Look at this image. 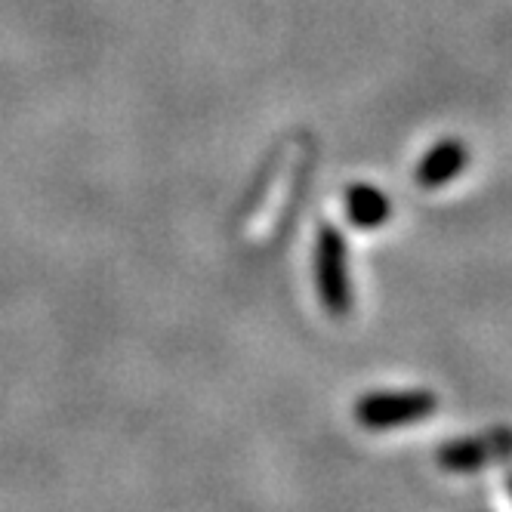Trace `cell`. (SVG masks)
<instances>
[{
  "label": "cell",
  "mask_w": 512,
  "mask_h": 512,
  "mask_svg": "<svg viewBox=\"0 0 512 512\" xmlns=\"http://www.w3.org/2000/svg\"><path fill=\"white\" fill-rule=\"evenodd\" d=\"M343 241L337 235H324L321 244V260H318V272H321V294L324 303L331 312L343 315L349 309V281H346V256H343Z\"/></svg>",
  "instance_id": "cell-3"
},
{
  "label": "cell",
  "mask_w": 512,
  "mask_h": 512,
  "mask_svg": "<svg viewBox=\"0 0 512 512\" xmlns=\"http://www.w3.org/2000/svg\"><path fill=\"white\" fill-rule=\"evenodd\" d=\"M506 482H509V494H512V472H509V479H506Z\"/></svg>",
  "instance_id": "cell-6"
},
{
  "label": "cell",
  "mask_w": 512,
  "mask_h": 512,
  "mask_svg": "<svg viewBox=\"0 0 512 512\" xmlns=\"http://www.w3.org/2000/svg\"><path fill=\"white\" fill-rule=\"evenodd\" d=\"M389 207H386V198H380L377 192L371 189H358L352 195V219L361 226H377L380 219H386Z\"/></svg>",
  "instance_id": "cell-5"
},
{
  "label": "cell",
  "mask_w": 512,
  "mask_h": 512,
  "mask_svg": "<svg viewBox=\"0 0 512 512\" xmlns=\"http://www.w3.org/2000/svg\"><path fill=\"white\" fill-rule=\"evenodd\" d=\"M469 155H466V145L463 142H454V139H445L438 142L435 149L426 152L417 176H420V186L423 189H438V186H448L454 176L463 173Z\"/></svg>",
  "instance_id": "cell-4"
},
{
  "label": "cell",
  "mask_w": 512,
  "mask_h": 512,
  "mask_svg": "<svg viewBox=\"0 0 512 512\" xmlns=\"http://www.w3.org/2000/svg\"><path fill=\"white\" fill-rule=\"evenodd\" d=\"M438 411V395L426 389L408 392H371L355 405V417L368 429H395L405 423H417Z\"/></svg>",
  "instance_id": "cell-1"
},
{
  "label": "cell",
  "mask_w": 512,
  "mask_h": 512,
  "mask_svg": "<svg viewBox=\"0 0 512 512\" xmlns=\"http://www.w3.org/2000/svg\"><path fill=\"white\" fill-rule=\"evenodd\" d=\"M512 457V429L497 426L485 435H466L438 448V466L448 472H475Z\"/></svg>",
  "instance_id": "cell-2"
}]
</instances>
